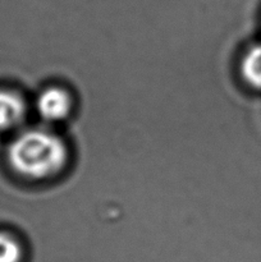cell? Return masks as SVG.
Returning a JSON list of instances; mask_svg holds the SVG:
<instances>
[{"label":"cell","mask_w":261,"mask_h":262,"mask_svg":"<svg viewBox=\"0 0 261 262\" xmlns=\"http://www.w3.org/2000/svg\"><path fill=\"white\" fill-rule=\"evenodd\" d=\"M68 160V150L60 137L42 129H30L18 135L8 147L10 168L25 178H50Z\"/></svg>","instance_id":"1"},{"label":"cell","mask_w":261,"mask_h":262,"mask_svg":"<svg viewBox=\"0 0 261 262\" xmlns=\"http://www.w3.org/2000/svg\"><path fill=\"white\" fill-rule=\"evenodd\" d=\"M37 112L48 122H59L68 117L72 100L68 92L60 87H49L37 97Z\"/></svg>","instance_id":"2"},{"label":"cell","mask_w":261,"mask_h":262,"mask_svg":"<svg viewBox=\"0 0 261 262\" xmlns=\"http://www.w3.org/2000/svg\"><path fill=\"white\" fill-rule=\"evenodd\" d=\"M26 115V104L22 97L13 91L0 90V130L17 127Z\"/></svg>","instance_id":"3"},{"label":"cell","mask_w":261,"mask_h":262,"mask_svg":"<svg viewBox=\"0 0 261 262\" xmlns=\"http://www.w3.org/2000/svg\"><path fill=\"white\" fill-rule=\"evenodd\" d=\"M241 73L248 86L261 90V45H255L241 61Z\"/></svg>","instance_id":"4"},{"label":"cell","mask_w":261,"mask_h":262,"mask_svg":"<svg viewBox=\"0 0 261 262\" xmlns=\"http://www.w3.org/2000/svg\"><path fill=\"white\" fill-rule=\"evenodd\" d=\"M22 248L19 243L5 232H0V262H19Z\"/></svg>","instance_id":"5"}]
</instances>
